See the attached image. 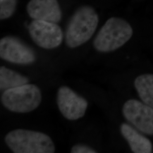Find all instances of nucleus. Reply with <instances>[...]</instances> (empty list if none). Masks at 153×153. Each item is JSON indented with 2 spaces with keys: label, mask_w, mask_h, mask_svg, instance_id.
Masks as SVG:
<instances>
[{
  "label": "nucleus",
  "mask_w": 153,
  "mask_h": 153,
  "mask_svg": "<svg viewBox=\"0 0 153 153\" xmlns=\"http://www.w3.org/2000/svg\"><path fill=\"white\" fill-rule=\"evenodd\" d=\"M134 85L142 102L153 108V74H143L137 76Z\"/></svg>",
  "instance_id": "nucleus-11"
},
{
  "label": "nucleus",
  "mask_w": 153,
  "mask_h": 153,
  "mask_svg": "<svg viewBox=\"0 0 153 153\" xmlns=\"http://www.w3.org/2000/svg\"><path fill=\"white\" fill-rule=\"evenodd\" d=\"M57 104L61 114L69 120H76L83 117L88 107L85 99L65 86L58 89Z\"/></svg>",
  "instance_id": "nucleus-8"
},
{
  "label": "nucleus",
  "mask_w": 153,
  "mask_h": 153,
  "mask_svg": "<svg viewBox=\"0 0 153 153\" xmlns=\"http://www.w3.org/2000/svg\"><path fill=\"white\" fill-rule=\"evenodd\" d=\"M29 80L26 76L4 66L0 67V89L6 90L27 84Z\"/></svg>",
  "instance_id": "nucleus-12"
},
{
  "label": "nucleus",
  "mask_w": 153,
  "mask_h": 153,
  "mask_svg": "<svg viewBox=\"0 0 153 153\" xmlns=\"http://www.w3.org/2000/svg\"><path fill=\"white\" fill-rule=\"evenodd\" d=\"M71 153H96L97 152L87 145L83 144H76L71 149Z\"/></svg>",
  "instance_id": "nucleus-14"
},
{
  "label": "nucleus",
  "mask_w": 153,
  "mask_h": 153,
  "mask_svg": "<svg viewBox=\"0 0 153 153\" xmlns=\"http://www.w3.org/2000/svg\"><path fill=\"white\" fill-rule=\"evenodd\" d=\"M0 57L11 63L28 65L36 60V54L31 47L16 37L7 36L0 40Z\"/></svg>",
  "instance_id": "nucleus-6"
},
{
  "label": "nucleus",
  "mask_w": 153,
  "mask_h": 153,
  "mask_svg": "<svg viewBox=\"0 0 153 153\" xmlns=\"http://www.w3.org/2000/svg\"><path fill=\"white\" fill-rule=\"evenodd\" d=\"M28 32L33 42L44 49L57 48L63 40L62 31L55 23L33 20L28 26Z\"/></svg>",
  "instance_id": "nucleus-5"
},
{
  "label": "nucleus",
  "mask_w": 153,
  "mask_h": 153,
  "mask_svg": "<svg viewBox=\"0 0 153 153\" xmlns=\"http://www.w3.org/2000/svg\"><path fill=\"white\" fill-rule=\"evenodd\" d=\"M133 31L126 20L112 17L100 28L94 40V47L100 52L107 53L119 49L128 42Z\"/></svg>",
  "instance_id": "nucleus-3"
},
{
  "label": "nucleus",
  "mask_w": 153,
  "mask_h": 153,
  "mask_svg": "<svg viewBox=\"0 0 153 153\" xmlns=\"http://www.w3.org/2000/svg\"><path fill=\"white\" fill-rule=\"evenodd\" d=\"M5 141L14 153H53L56 150L51 138L40 131L17 129L9 132Z\"/></svg>",
  "instance_id": "nucleus-2"
},
{
  "label": "nucleus",
  "mask_w": 153,
  "mask_h": 153,
  "mask_svg": "<svg viewBox=\"0 0 153 153\" xmlns=\"http://www.w3.org/2000/svg\"><path fill=\"white\" fill-rule=\"evenodd\" d=\"M1 103L6 109L16 113H28L36 109L42 102L40 88L27 83L6 90L1 95Z\"/></svg>",
  "instance_id": "nucleus-4"
},
{
  "label": "nucleus",
  "mask_w": 153,
  "mask_h": 153,
  "mask_svg": "<svg viewBox=\"0 0 153 153\" xmlns=\"http://www.w3.org/2000/svg\"><path fill=\"white\" fill-rule=\"evenodd\" d=\"M122 136L128 142L131 151L134 153H151L153 145L151 141L131 126L123 123L120 126Z\"/></svg>",
  "instance_id": "nucleus-10"
},
{
  "label": "nucleus",
  "mask_w": 153,
  "mask_h": 153,
  "mask_svg": "<svg viewBox=\"0 0 153 153\" xmlns=\"http://www.w3.org/2000/svg\"><path fill=\"white\" fill-rule=\"evenodd\" d=\"M123 114L126 120L138 130L153 135V108L136 99H130L123 107Z\"/></svg>",
  "instance_id": "nucleus-7"
},
{
  "label": "nucleus",
  "mask_w": 153,
  "mask_h": 153,
  "mask_svg": "<svg viewBox=\"0 0 153 153\" xmlns=\"http://www.w3.org/2000/svg\"><path fill=\"white\" fill-rule=\"evenodd\" d=\"M99 16L90 6H83L76 10L67 26L65 42L68 47L76 48L86 43L95 32Z\"/></svg>",
  "instance_id": "nucleus-1"
},
{
  "label": "nucleus",
  "mask_w": 153,
  "mask_h": 153,
  "mask_svg": "<svg viewBox=\"0 0 153 153\" xmlns=\"http://www.w3.org/2000/svg\"><path fill=\"white\" fill-rule=\"evenodd\" d=\"M26 9L29 16L34 20L57 23L62 18L57 0H31Z\"/></svg>",
  "instance_id": "nucleus-9"
},
{
  "label": "nucleus",
  "mask_w": 153,
  "mask_h": 153,
  "mask_svg": "<svg viewBox=\"0 0 153 153\" xmlns=\"http://www.w3.org/2000/svg\"><path fill=\"white\" fill-rule=\"evenodd\" d=\"M17 0H0V19L9 18L16 10Z\"/></svg>",
  "instance_id": "nucleus-13"
}]
</instances>
